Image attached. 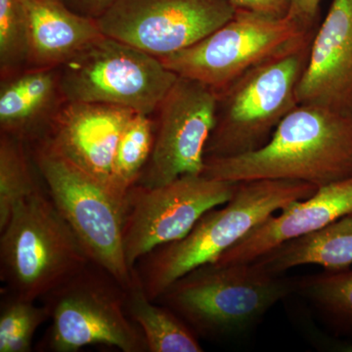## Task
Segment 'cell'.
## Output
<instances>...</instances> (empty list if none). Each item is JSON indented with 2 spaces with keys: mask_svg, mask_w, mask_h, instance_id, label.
<instances>
[{
  "mask_svg": "<svg viewBox=\"0 0 352 352\" xmlns=\"http://www.w3.org/2000/svg\"><path fill=\"white\" fill-rule=\"evenodd\" d=\"M298 104L352 113V0H333L310 45Z\"/></svg>",
  "mask_w": 352,
  "mask_h": 352,
  "instance_id": "14",
  "label": "cell"
},
{
  "mask_svg": "<svg viewBox=\"0 0 352 352\" xmlns=\"http://www.w3.org/2000/svg\"><path fill=\"white\" fill-rule=\"evenodd\" d=\"M237 9L254 11V12L270 14V15H288V0H229Z\"/></svg>",
  "mask_w": 352,
  "mask_h": 352,
  "instance_id": "27",
  "label": "cell"
},
{
  "mask_svg": "<svg viewBox=\"0 0 352 352\" xmlns=\"http://www.w3.org/2000/svg\"><path fill=\"white\" fill-rule=\"evenodd\" d=\"M133 274V284L126 289V310L142 331L148 352L203 351L196 333L170 308L148 298Z\"/></svg>",
  "mask_w": 352,
  "mask_h": 352,
  "instance_id": "19",
  "label": "cell"
},
{
  "mask_svg": "<svg viewBox=\"0 0 352 352\" xmlns=\"http://www.w3.org/2000/svg\"><path fill=\"white\" fill-rule=\"evenodd\" d=\"M58 69L65 101L109 104L149 116L178 78L160 58L105 34Z\"/></svg>",
  "mask_w": 352,
  "mask_h": 352,
  "instance_id": "8",
  "label": "cell"
},
{
  "mask_svg": "<svg viewBox=\"0 0 352 352\" xmlns=\"http://www.w3.org/2000/svg\"><path fill=\"white\" fill-rule=\"evenodd\" d=\"M50 326L39 351L76 352L94 344L148 352L142 331L126 310V289L94 263L41 298Z\"/></svg>",
  "mask_w": 352,
  "mask_h": 352,
  "instance_id": "6",
  "label": "cell"
},
{
  "mask_svg": "<svg viewBox=\"0 0 352 352\" xmlns=\"http://www.w3.org/2000/svg\"><path fill=\"white\" fill-rule=\"evenodd\" d=\"M135 113L109 104L65 101L45 138L36 145L43 146L80 168L116 196L113 157L120 135Z\"/></svg>",
  "mask_w": 352,
  "mask_h": 352,
  "instance_id": "13",
  "label": "cell"
},
{
  "mask_svg": "<svg viewBox=\"0 0 352 352\" xmlns=\"http://www.w3.org/2000/svg\"><path fill=\"white\" fill-rule=\"evenodd\" d=\"M317 28L289 15L237 9L232 19L206 38L160 60L176 75L217 92L249 69L311 41Z\"/></svg>",
  "mask_w": 352,
  "mask_h": 352,
  "instance_id": "7",
  "label": "cell"
},
{
  "mask_svg": "<svg viewBox=\"0 0 352 352\" xmlns=\"http://www.w3.org/2000/svg\"><path fill=\"white\" fill-rule=\"evenodd\" d=\"M352 214V176L318 188L314 195L270 215L214 263H251L287 241L319 230Z\"/></svg>",
  "mask_w": 352,
  "mask_h": 352,
  "instance_id": "15",
  "label": "cell"
},
{
  "mask_svg": "<svg viewBox=\"0 0 352 352\" xmlns=\"http://www.w3.org/2000/svg\"><path fill=\"white\" fill-rule=\"evenodd\" d=\"M215 108L212 88L178 76L155 112L151 156L136 184L161 186L182 176L201 175Z\"/></svg>",
  "mask_w": 352,
  "mask_h": 352,
  "instance_id": "12",
  "label": "cell"
},
{
  "mask_svg": "<svg viewBox=\"0 0 352 352\" xmlns=\"http://www.w3.org/2000/svg\"><path fill=\"white\" fill-rule=\"evenodd\" d=\"M29 146L8 134L0 136V230L6 226L16 204L44 186Z\"/></svg>",
  "mask_w": 352,
  "mask_h": 352,
  "instance_id": "21",
  "label": "cell"
},
{
  "mask_svg": "<svg viewBox=\"0 0 352 352\" xmlns=\"http://www.w3.org/2000/svg\"><path fill=\"white\" fill-rule=\"evenodd\" d=\"M288 15L309 28L318 27L321 0H288Z\"/></svg>",
  "mask_w": 352,
  "mask_h": 352,
  "instance_id": "25",
  "label": "cell"
},
{
  "mask_svg": "<svg viewBox=\"0 0 352 352\" xmlns=\"http://www.w3.org/2000/svg\"><path fill=\"white\" fill-rule=\"evenodd\" d=\"M294 294L307 300L331 330L352 338L351 267L294 279Z\"/></svg>",
  "mask_w": 352,
  "mask_h": 352,
  "instance_id": "20",
  "label": "cell"
},
{
  "mask_svg": "<svg viewBox=\"0 0 352 352\" xmlns=\"http://www.w3.org/2000/svg\"><path fill=\"white\" fill-rule=\"evenodd\" d=\"M254 261L275 275L307 264H316L326 270L351 267L352 214L319 230L282 243Z\"/></svg>",
  "mask_w": 352,
  "mask_h": 352,
  "instance_id": "18",
  "label": "cell"
},
{
  "mask_svg": "<svg viewBox=\"0 0 352 352\" xmlns=\"http://www.w3.org/2000/svg\"><path fill=\"white\" fill-rule=\"evenodd\" d=\"M0 233L2 289L25 300H41L92 263L45 186L16 204Z\"/></svg>",
  "mask_w": 352,
  "mask_h": 352,
  "instance_id": "4",
  "label": "cell"
},
{
  "mask_svg": "<svg viewBox=\"0 0 352 352\" xmlns=\"http://www.w3.org/2000/svg\"><path fill=\"white\" fill-rule=\"evenodd\" d=\"M50 318L45 305H36L1 289L0 352H30L36 331Z\"/></svg>",
  "mask_w": 352,
  "mask_h": 352,
  "instance_id": "23",
  "label": "cell"
},
{
  "mask_svg": "<svg viewBox=\"0 0 352 352\" xmlns=\"http://www.w3.org/2000/svg\"><path fill=\"white\" fill-rule=\"evenodd\" d=\"M201 175L232 183L294 180L318 188L346 179L352 176V113L298 104L263 147L207 159Z\"/></svg>",
  "mask_w": 352,
  "mask_h": 352,
  "instance_id": "1",
  "label": "cell"
},
{
  "mask_svg": "<svg viewBox=\"0 0 352 352\" xmlns=\"http://www.w3.org/2000/svg\"><path fill=\"white\" fill-rule=\"evenodd\" d=\"M237 183L184 175L161 186L135 184L124 201V248L129 267L161 245L182 239L212 208L230 200Z\"/></svg>",
  "mask_w": 352,
  "mask_h": 352,
  "instance_id": "10",
  "label": "cell"
},
{
  "mask_svg": "<svg viewBox=\"0 0 352 352\" xmlns=\"http://www.w3.org/2000/svg\"><path fill=\"white\" fill-rule=\"evenodd\" d=\"M29 148L51 200L90 261L131 288L134 274L124 254V201L43 146Z\"/></svg>",
  "mask_w": 352,
  "mask_h": 352,
  "instance_id": "9",
  "label": "cell"
},
{
  "mask_svg": "<svg viewBox=\"0 0 352 352\" xmlns=\"http://www.w3.org/2000/svg\"><path fill=\"white\" fill-rule=\"evenodd\" d=\"M311 41L249 69L217 92L206 160L240 156L270 141L280 122L298 105L296 88Z\"/></svg>",
  "mask_w": 352,
  "mask_h": 352,
  "instance_id": "5",
  "label": "cell"
},
{
  "mask_svg": "<svg viewBox=\"0 0 352 352\" xmlns=\"http://www.w3.org/2000/svg\"><path fill=\"white\" fill-rule=\"evenodd\" d=\"M229 0H118L101 32L157 58L185 50L232 19Z\"/></svg>",
  "mask_w": 352,
  "mask_h": 352,
  "instance_id": "11",
  "label": "cell"
},
{
  "mask_svg": "<svg viewBox=\"0 0 352 352\" xmlns=\"http://www.w3.org/2000/svg\"><path fill=\"white\" fill-rule=\"evenodd\" d=\"M294 288V279L256 261L210 263L178 278L155 302L170 308L197 337L219 342L251 332Z\"/></svg>",
  "mask_w": 352,
  "mask_h": 352,
  "instance_id": "3",
  "label": "cell"
},
{
  "mask_svg": "<svg viewBox=\"0 0 352 352\" xmlns=\"http://www.w3.org/2000/svg\"><path fill=\"white\" fill-rule=\"evenodd\" d=\"M155 138V120L149 115L135 113L127 122L113 157V193L124 201L127 191L138 183L149 161Z\"/></svg>",
  "mask_w": 352,
  "mask_h": 352,
  "instance_id": "22",
  "label": "cell"
},
{
  "mask_svg": "<svg viewBox=\"0 0 352 352\" xmlns=\"http://www.w3.org/2000/svg\"><path fill=\"white\" fill-rule=\"evenodd\" d=\"M30 30L29 68H59L102 34L96 20L61 0H23Z\"/></svg>",
  "mask_w": 352,
  "mask_h": 352,
  "instance_id": "17",
  "label": "cell"
},
{
  "mask_svg": "<svg viewBox=\"0 0 352 352\" xmlns=\"http://www.w3.org/2000/svg\"><path fill=\"white\" fill-rule=\"evenodd\" d=\"M317 190L315 185L294 180L237 183L230 200L201 215L187 235L139 259L133 271L146 296L155 302L178 278L214 263L270 215Z\"/></svg>",
  "mask_w": 352,
  "mask_h": 352,
  "instance_id": "2",
  "label": "cell"
},
{
  "mask_svg": "<svg viewBox=\"0 0 352 352\" xmlns=\"http://www.w3.org/2000/svg\"><path fill=\"white\" fill-rule=\"evenodd\" d=\"M30 30L23 0H0V69L2 78L29 68Z\"/></svg>",
  "mask_w": 352,
  "mask_h": 352,
  "instance_id": "24",
  "label": "cell"
},
{
  "mask_svg": "<svg viewBox=\"0 0 352 352\" xmlns=\"http://www.w3.org/2000/svg\"><path fill=\"white\" fill-rule=\"evenodd\" d=\"M74 12L83 17L98 20L118 0H61Z\"/></svg>",
  "mask_w": 352,
  "mask_h": 352,
  "instance_id": "26",
  "label": "cell"
},
{
  "mask_svg": "<svg viewBox=\"0 0 352 352\" xmlns=\"http://www.w3.org/2000/svg\"><path fill=\"white\" fill-rule=\"evenodd\" d=\"M64 102L58 68H27L2 78L1 133L20 139L29 147L38 144Z\"/></svg>",
  "mask_w": 352,
  "mask_h": 352,
  "instance_id": "16",
  "label": "cell"
}]
</instances>
